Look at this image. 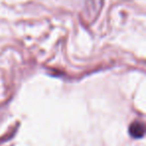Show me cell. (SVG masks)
Listing matches in <instances>:
<instances>
[{
  "instance_id": "1",
  "label": "cell",
  "mask_w": 146,
  "mask_h": 146,
  "mask_svg": "<svg viewBox=\"0 0 146 146\" xmlns=\"http://www.w3.org/2000/svg\"><path fill=\"white\" fill-rule=\"evenodd\" d=\"M130 134L135 138H140L144 134V126L140 122H134L129 128Z\"/></svg>"
}]
</instances>
